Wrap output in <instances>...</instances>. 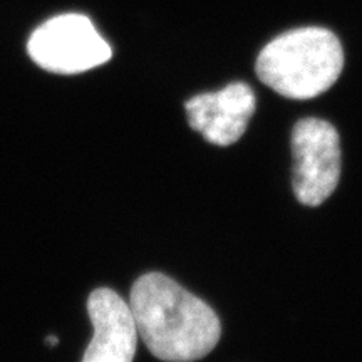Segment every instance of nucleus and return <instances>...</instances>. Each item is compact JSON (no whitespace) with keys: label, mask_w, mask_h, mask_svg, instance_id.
<instances>
[{"label":"nucleus","mask_w":362,"mask_h":362,"mask_svg":"<svg viewBox=\"0 0 362 362\" xmlns=\"http://www.w3.org/2000/svg\"><path fill=\"white\" fill-rule=\"evenodd\" d=\"M129 307L138 336L165 362L198 361L220 341L215 310L165 274L151 272L136 280Z\"/></svg>","instance_id":"f257e3e1"},{"label":"nucleus","mask_w":362,"mask_h":362,"mask_svg":"<svg viewBox=\"0 0 362 362\" xmlns=\"http://www.w3.org/2000/svg\"><path fill=\"white\" fill-rule=\"evenodd\" d=\"M344 67L342 45L327 29L302 27L275 37L257 59V76L280 96L310 99L336 84Z\"/></svg>","instance_id":"f03ea898"},{"label":"nucleus","mask_w":362,"mask_h":362,"mask_svg":"<svg viewBox=\"0 0 362 362\" xmlns=\"http://www.w3.org/2000/svg\"><path fill=\"white\" fill-rule=\"evenodd\" d=\"M27 51L35 64L54 74H79L112 56L107 40L81 13H62L37 27Z\"/></svg>","instance_id":"7ed1b4c3"},{"label":"nucleus","mask_w":362,"mask_h":362,"mask_svg":"<svg viewBox=\"0 0 362 362\" xmlns=\"http://www.w3.org/2000/svg\"><path fill=\"white\" fill-rule=\"evenodd\" d=\"M293 193L305 206H319L336 192L341 178V143L332 124L300 119L292 133Z\"/></svg>","instance_id":"20e7f679"},{"label":"nucleus","mask_w":362,"mask_h":362,"mask_svg":"<svg viewBox=\"0 0 362 362\" xmlns=\"http://www.w3.org/2000/svg\"><path fill=\"white\" fill-rule=\"evenodd\" d=\"M255 93L245 83H232L216 93L198 94L185 104L192 129L208 143L230 146L247 131L255 112Z\"/></svg>","instance_id":"39448f33"},{"label":"nucleus","mask_w":362,"mask_h":362,"mask_svg":"<svg viewBox=\"0 0 362 362\" xmlns=\"http://www.w3.org/2000/svg\"><path fill=\"white\" fill-rule=\"evenodd\" d=\"M94 336L83 362H133L138 329L129 304L111 288H98L88 298Z\"/></svg>","instance_id":"423d86ee"},{"label":"nucleus","mask_w":362,"mask_h":362,"mask_svg":"<svg viewBox=\"0 0 362 362\" xmlns=\"http://www.w3.org/2000/svg\"><path fill=\"white\" fill-rule=\"evenodd\" d=\"M57 337L56 336H51V337H49L47 339V344H51V346H57Z\"/></svg>","instance_id":"0eeeda50"}]
</instances>
